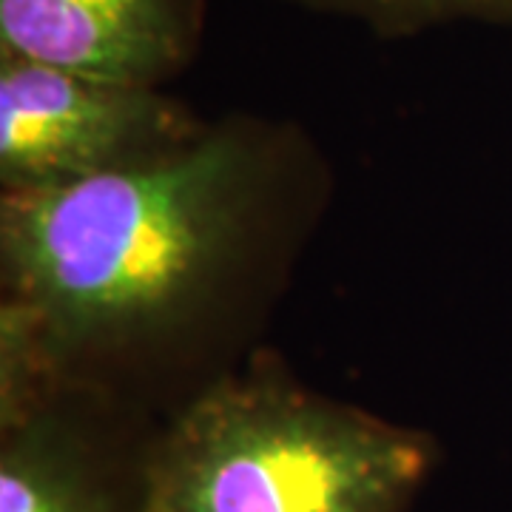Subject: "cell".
<instances>
[{
	"instance_id": "6da1fadb",
	"label": "cell",
	"mask_w": 512,
	"mask_h": 512,
	"mask_svg": "<svg viewBox=\"0 0 512 512\" xmlns=\"http://www.w3.org/2000/svg\"><path fill=\"white\" fill-rule=\"evenodd\" d=\"M282 128L208 126L165 163L0 200L3 299L57 379L168 348L248 271L274 211Z\"/></svg>"
},
{
	"instance_id": "7a4b0ae2",
	"label": "cell",
	"mask_w": 512,
	"mask_h": 512,
	"mask_svg": "<svg viewBox=\"0 0 512 512\" xmlns=\"http://www.w3.org/2000/svg\"><path fill=\"white\" fill-rule=\"evenodd\" d=\"M433 464L419 430L262 373L225 376L148 441L134 512H407Z\"/></svg>"
},
{
	"instance_id": "3957f363",
	"label": "cell",
	"mask_w": 512,
	"mask_h": 512,
	"mask_svg": "<svg viewBox=\"0 0 512 512\" xmlns=\"http://www.w3.org/2000/svg\"><path fill=\"white\" fill-rule=\"evenodd\" d=\"M208 131L154 86L66 72L0 52V185L37 191L183 154Z\"/></svg>"
},
{
	"instance_id": "277c9868",
	"label": "cell",
	"mask_w": 512,
	"mask_h": 512,
	"mask_svg": "<svg viewBox=\"0 0 512 512\" xmlns=\"http://www.w3.org/2000/svg\"><path fill=\"white\" fill-rule=\"evenodd\" d=\"M205 0H0V52L163 89L194 60Z\"/></svg>"
},
{
	"instance_id": "5b68a950",
	"label": "cell",
	"mask_w": 512,
	"mask_h": 512,
	"mask_svg": "<svg viewBox=\"0 0 512 512\" xmlns=\"http://www.w3.org/2000/svg\"><path fill=\"white\" fill-rule=\"evenodd\" d=\"M0 436V512H134V495L120 501L103 453L55 396Z\"/></svg>"
},
{
	"instance_id": "8992f818",
	"label": "cell",
	"mask_w": 512,
	"mask_h": 512,
	"mask_svg": "<svg viewBox=\"0 0 512 512\" xmlns=\"http://www.w3.org/2000/svg\"><path fill=\"white\" fill-rule=\"evenodd\" d=\"M293 6L356 20L382 37H410L450 23L512 26V0H285Z\"/></svg>"
}]
</instances>
